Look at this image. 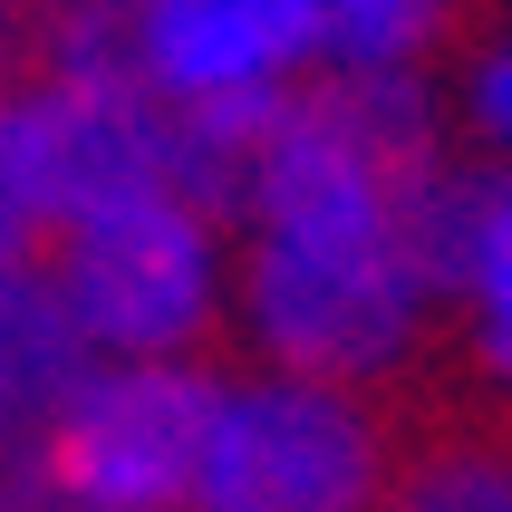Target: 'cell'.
<instances>
[{
	"instance_id": "6da1fadb",
	"label": "cell",
	"mask_w": 512,
	"mask_h": 512,
	"mask_svg": "<svg viewBox=\"0 0 512 512\" xmlns=\"http://www.w3.org/2000/svg\"><path fill=\"white\" fill-rule=\"evenodd\" d=\"M435 136L426 87L329 78L232 145V339L252 368L387 397L445 329L435 300Z\"/></svg>"
},
{
	"instance_id": "ba28073f",
	"label": "cell",
	"mask_w": 512,
	"mask_h": 512,
	"mask_svg": "<svg viewBox=\"0 0 512 512\" xmlns=\"http://www.w3.org/2000/svg\"><path fill=\"white\" fill-rule=\"evenodd\" d=\"M87 368H97V348H87L68 290L49 281V261L0 271V464L10 474L39 455V435L87 387Z\"/></svg>"
},
{
	"instance_id": "5bb4252c",
	"label": "cell",
	"mask_w": 512,
	"mask_h": 512,
	"mask_svg": "<svg viewBox=\"0 0 512 512\" xmlns=\"http://www.w3.org/2000/svg\"><path fill=\"white\" fill-rule=\"evenodd\" d=\"M29 493H20V474H10V464H0V512H20Z\"/></svg>"
},
{
	"instance_id": "52a82bcc",
	"label": "cell",
	"mask_w": 512,
	"mask_h": 512,
	"mask_svg": "<svg viewBox=\"0 0 512 512\" xmlns=\"http://www.w3.org/2000/svg\"><path fill=\"white\" fill-rule=\"evenodd\" d=\"M435 300L445 339L493 397H512V165H445L435 184Z\"/></svg>"
},
{
	"instance_id": "9c48e42d",
	"label": "cell",
	"mask_w": 512,
	"mask_h": 512,
	"mask_svg": "<svg viewBox=\"0 0 512 512\" xmlns=\"http://www.w3.org/2000/svg\"><path fill=\"white\" fill-rule=\"evenodd\" d=\"M445 39H455V0H319V58H329V78L426 87Z\"/></svg>"
},
{
	"instance_id": "9a60e30c",
	"label": "cell",
	"mask_w": 512,
	"mask_h": 512,
	"mask_svg": "<svg viewBox=\"0 0 512 512\" xmlns=\"http://www.w3.org/2000/svg\"><path fill=\"white\" fill-rule=\"evenodd\" d=\"M20 512H29V503H20Z\"/></svg>"
},
{
	"instance_id": "3957f363",
	"label": "cell",
	"mask_w": 512,
	"mask_h": 512,
	"mask_svg": "<svg viewBox=\"0 0 512 512\" xmlns=\"http://www.w3.org/2000/svg\"><path fill=\"white\" fill-rule=\"evenodd\" d=\"M10 136H20L29 194L49 213V242L68 223H97V213H126L155 194H203V203L232 194V145L184 126L136 78L29 68V78H10Z\"/></svg>"
},
{
	"instance_id": "7c38bea8",
	"label": "cell",
	"mask_w": 512,
	"mask_h": 512,
	"mask_svg": "<svg viewBox=\"0 0 512 512\" xmlns=\"http://www.w3.org/2000/svg\"><path fill=\"white\" fill-rule=\"evenodd\" d=\"M20 261H49V213L29 194L20 136H10V78H0V271H20Z\"/></svg>"
},
{
	"instance_id": "5b68a950",
	"label": "cell",
	"mask_w": 512,
	"mask_h": 512,
	"mask_svg": "<svg viewBox=\"0 0 512 512\" xmlns=\"http://www.w3.org/2000/svg\"><path fill=\"white\" fill-rule=\"evenodd\" d=\"M213 416L203 358H97L20 464L29 512H184Z\"/></svg>"
},
{
	"instance_id": "277c9868",
	"label": "cell",
	"mask_w": 512,
	"mask_h": 512,
	"mask_svg": "<svg viewBox=\"0 0 512 512\" xmlns=\"http://www.w3.org/2000/svg\"><path fill=\"white\" fill-rule=\"evenodd\" d=\"M49 281L97 358H203L232 329V223L203 194L126 203L58 232Z\"/></svg>"
},
{
	"instance_id": "30bf717a",
	"label": "cell",
	"mask_w": 512,
	"mask_h": 512,
	"mask_svg": "<svg viewBox=\"0 0 512 512\" xmlns=\"http://www.w3.org/2000/svg\"><path fill=\"white\" fill-rule=\"evenodd\" d=\"M387 512H512V435L455 426L435 445H406Z\"/></svg>"
},
{
	"instance_id": "8992f818",
	"label": "cell",
	"mask_w": 512,
	"mask_h": 512,
	"mask_svg": "<svg viewBox=\"0 0 512 512\" xmlns=\"http://www.w3.org/2000/svg\"><path fill=\"white\" fill-rule=\"evenodd\" d=\"M126 68L184 126L242 145L329 68L319 0H126Z\"/></svg>"
},
{
	"instance_id": "7a4b0ae2",
	"label": "cell",
	"mask_w": 512,
	"mask_h": 512,
	"mask_svg": "<svg viewBox=\"0 0 512 512\" xmlns=\"http://www.w3.org/2000/svg\"><path fill=\"white\" fill-rule=\"evenodd\" d=\"M406 435L387 397L290 368H213L184 512H387Z\"/></svg>"
},
{
	"instance_id": "4fadbf2b",
	"label": "cell",
	"mask_w": 512,
	"mask_h": 512,
	"mask_svg": "<svg viewBox=\"0 0 512 512\" xmlns=\"http://www.w3.org/2000/svg\"><path fill=\"white\" fill-rule=\"evenodd\" d=\"M29 29H39V0H0V49L29 58Z\"/></svg>"
},
{
	"instance_id": "8fae6325",
	"label": "cell",
	"mask_w": 512,
	"mask_h": 512,
	"mask_svg": "<svg viewBox=\"0 0 512 512\" xmlns=\"http://www.w3.org/2000/svg\"><path fill=\"white\" fill-rule=\"evenodd\" d=\"M445 116H455V136L474 145V165H512V10L464 39Z\"/></svg>"
}]
</instances>
